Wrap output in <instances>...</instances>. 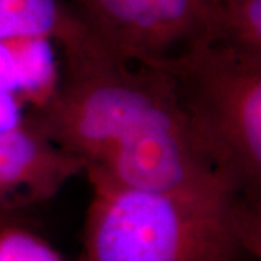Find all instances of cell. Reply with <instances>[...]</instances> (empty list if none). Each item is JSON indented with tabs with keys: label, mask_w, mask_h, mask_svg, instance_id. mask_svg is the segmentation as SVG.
Listing matches in <instances>:
<instances>
[{
	"label": "cell",
	"mask_w": 261,
	"mask_h": 261,
	"mask_svg": "<svg viewBox=\"0 0 261 261\" xmlns=\"http://www.w3.org/2000/svg\"><path fill=\"white\" fill-rule=\"evenodd\" d=\"M60 49L56 94L27 121L83 163L90 186L241 197L190 126L163 68L123 58L94 35Z\"/></svg>",
	"instance_id": "obj_1"
},
{
	"label": "cell",
	"mask_w": 261,
	"mask_h": 261,
	"mask_svg": "<svg viewBox=\"0 0 261 261\" xmlns=\"http://www.w3.org/2000/svg\"><path fill=\"white\" fill-rule=\"evenodd\" d=\"M261 205L93 185L82 261L260 258Z\"/></svg>",
	"instance_id": "obj_2"
},
{
	"label": "cell",
	"mask_w": 261,
	"mask_h": 261,
	"mask_svg": "<svg viewBox=\"0 0 261 261\" xmlns=\"http://www.w3.org/2000/svg\"><path fill=\"white\" fill-rule=\"evenodd\" d=\"M160 68L215 163L261 205V54L206 42Z\"/></svg>",
	"instance_id": "obj_3"
},
{
	"label": "cell",
	"mask_w": 261,
	"mask_h": 261,
	"mask_svg": "<svg viewBox=\"0 0 261 261\" xmlns=\"http://www.w3.org/2000/svg\"><path fill=\"white\" fill-rule=\"evenodd\" d=\"M65 2L102 44L144 64H167L216 37L212 0Z\"/></svg>",
	"instance_id": "obj_4"
},
{
	"label": "cell",
	"mask_w": 261,
	"mask_h": 261,
	"mask_svg": "<svg viewBox=\"0 0 261 261\" xmlns=\"http://www.w3.org/2000/svg\"><path fill=\"white\" fill-rule=\"evenodd\" d=\"M82 173L80 160L28 121L0 132V212H23L45 203Z\"/></svg>",
	"instance_id": "obj_5"
},
{
	"label": "cell",
	"mask_w": 261,
	"mask_h": 261,
	"mask_svg": "<svg viewBox=\"0 0 261 261\" xmlns=\"http://www.w3.org/2000/svg\"><path fill=\"white\" fill-rule=\"evenodd\" d=\"M61 65V49L54 38L16 35L0 39V89L16 97L28 115L51 102Z\"/></svg>",
	"instance_id": "obj_6"
},
{
	"label": "cell",
	"mask_w": 261,
	"mask_h": 261,
	"mask_svg": "<svg viewBox=\"0 0 261 261\" xmlns=\"http://www.w3.org/2000/svg\"><path fill=\"white\" fill-rule=\"evenodd\" d=\"M90 34L65 0H0V39L47 35L64 47Z\"/></svg>",
	"instance_id": "obj_7"
},
{
	"label": "cell",
	"mask_w": 261,
	"mask_h": 261,
	"mask_svg": "<svg viewBox=\"0 0 261 261\" xmlns=\"http://www.w3.org/2000/svg\"><path fill=\"white\" fill-rule=\"evenodd\" d=\"M214 42L261 54V0H216Z\"/></svg>",
	"instance_id": "obj_8"
},
{
	"label": "cell",
	"mask_w": 261,
	"mask_h": 261,
	"mask_svg": "<svg viewBox=\"0 0 261 261\" xmlns=\"http://www.w3.org/2000/svg\"><path fill=\"white\" fill-rule=\"evenodd\" d=\"M0 261L68 260L22 212H0Z\"/></svg>",
	"instance_id": "obj_9"
},
{
	"label": "cell",
	"mask_w": 261,
	"mask_h": 261,
	"mask_svg": "<svg viewBox=\"0 0 261 261\" xmlns=\"http://www.w3.org/2000/svg\"><path fill=\"white\" fill-rule=\"evenodd\" d=\"M27 109L16 97L0 89V132L15 129L27 123Z\"/></svg>",
	"instance_id": "obj_10"
},
{
	"label": "cell",
	"mask_w": 261,
	"mask_h": 261,
	"mask_svg": "<svg viewBox=\"0 0 261 261\" xmlns=\"http://www.w3.org/2000/svg\"><path fill=\"white\" fill-rule=\"evenodd\" d=\"M212 2H216V0H212Z\"/></svg>",
	"instance_id": "obj_11"
}]
</instances>
